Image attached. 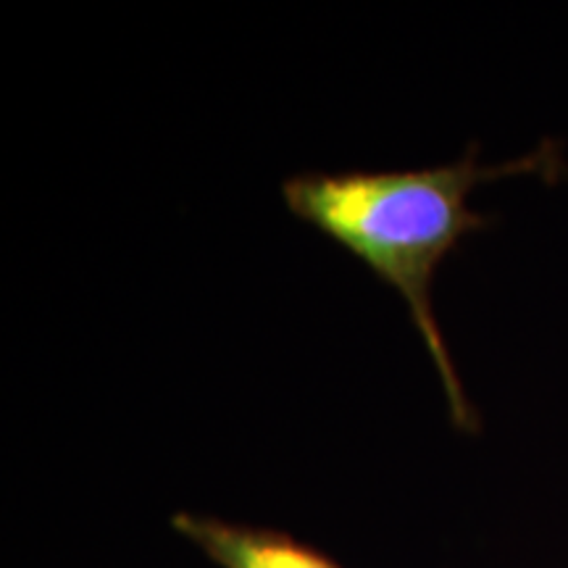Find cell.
<instances>
[{"label":"cell","mask_w":568,"mask_h":568,"mask_svg":"<svg viewBox=\"0 0 568 568\" xmlns=\"http://www.w3.org/2000/svg\"><path fill=\"white\" fill-rule=\"evenodd\" d=\"M479 145L456 163L406 172L297 174L282 184L287 211L345 247L376 280L397 290L435 361L447 408L458 429L479 432V410L471 406L453 355L439 332L432 284L460 237L489 226V216L468 209V195L481 182L508 174H542L558 180L566 159L556 140H545L521 159L481 166Z\"/></svg>","instance_id":"obj_1"},{"label":"cell","mask_w":568,"mask_h":568,"mask_svg":"<svg viewBox=\"0 0 568 568\" xmlns=\"http://www.w3.org/2000/svg\"><path fill=\"white\" fill-rule=\"evenodd\" d=\"M172 527L219 568H343L287 531L222 521L213 516L174 514Z\"/></svg>","instance_id":"obj_2"}]
</instances>
